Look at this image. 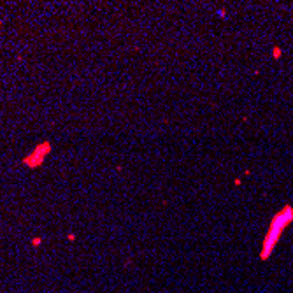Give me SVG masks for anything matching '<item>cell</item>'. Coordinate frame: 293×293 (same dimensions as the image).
Instances as JSON below:
<instances>
[{
  "label": "cell",
  "mask_w": 293,
  "mask_h": 293,
  "mask_svg": "<svg viewBox=\"0 0 293 293\" xmlns=\"http://www.w3.org/2000/svg\"><path fill=\"white\" fill-rule=\"evenodd\" d=\"M281 54H283L281 47H277V46H276V47L272 49V56H274V58H281Z\"/></svg>",
  "instance_id": "3957f363"
},
{
  "label": "cell",
  "mask_w": 293,
  "mask_h": 293,
  "mask_svg": "<svg viewBox=\"0 0 293 293\" xmlns=\"http://www.w3.org/2000/svg\"><path fill=\"white\" fill-rule=\"evenodd\" d=\"M40 244H42V239H40V237H33V239H32V246H33V248H39Z\"/></svg>",
  "instance_id": "277c9868"
},
{
  "label": "cell",
  "mask_w": 293,
  "mask_h": 293,
  "mask_svg": "<svg viewBox=\"0 0 293 293\" xmlns=\"http://www.w3.org/2000/svg\"><path fill=\"white\" fill-rule=\"evenodd\" d=\"M292 221H293V207L286 204L279 213L274 214V218H272V221H270L269 232H267V235H265V239H263V249H262V255H260L262 260H267V258L270 256V253H272V249H274L277 239L283 235L285 228H286Z\"/></svg>",
  "instance_id": "6da1fadb"
},
{
  "label": "cell",
  "mask_w": 293,
  "mask_h": 293,
  "mask_svg": "<svg viewBox=\"0 0 293 293\" xmlns=\"http://www.w3.org/2000/svg\"><path fill=\"white\" fill-rule=\"evenodd\" d=\"M51 151H53V146H51L49 140L39 142V144L33 148V151H32L30 155H26L21 162H23V165L28 167V169H37V167H40V165L46 162V158H47V155H49Z\"/></svg>",
  "instance_id": "7a4b0ae2"
},
{
  "label": "cell",
  "mask_w": 293,
  "mask_h": 293,
  "mask_svg": "<svg viewBox=\"0 0 293 293\" xmlns=\"http://www.w3.org/2000/svg\"><path fill=\"white\" fill-rule=\"evenodd\" d=\"M67 239H68V241H76V235H74V234H68Z\"/></svg>",
  "instance_id": "5b68a950"
}]
</instances>
